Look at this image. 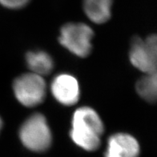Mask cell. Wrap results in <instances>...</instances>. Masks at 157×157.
<instances>
[{"instance_id":"6da1fadb","label":"cell","mask_w":157,"mask_h":157,"mask_svg":"<svg viewBox=\"0 0 157 157\" xmlns=\"http://www.w3.org/2000/svg\"><path fill=\"white\" fill-rule=\"evenodd\" d=\"M104 125L93 108L82 107L74 112L70 136L73 142L86 151H95L100 146Z\"/></svg>"},{"instance_id":"7a4b0ae2","label":"cell","mask_w":157,"mask_h":157,"mask_svg":"<svg viewBox=\"0 0 157 157\" xmlns=\"http://www.w3.org/2000/svg\"><path fill=\"white\" fill-rule=\"evenodd\" d=\"M19 138L31 151L41 152L48 150L52 143V135L45 116L35 113L27 118L19 129Z\"/></svg>"},{"instance_id":"3957f363","label":"cell","mask_w":157,"mask_h":157,"mask_svg":"<svg viewBox=\"0 0 157 157\" xmlns=\"http://www.w3.org/2000/svg\"><path fill=\"white\" fill-rule=\"evenodd\" d=\"M93 35V31L87 24L70 23L62 27L59 41L72 54L85 58L91 54Z\"/></svg>"},{"instance_id":"277c9868","label":"cell","mask_w":157,"mask_h":157,"mask_svg":"<svg viewBox=\"0 0 157 157\" xmlns=\"http://www.w3.org/2000/svg\"><path fill=\"white\" fill-rule=\"evenodd\" d=\"M13 91L15 98L22 105L32 108L43 103L47 87L43 77L31 72L15 78Z\"/></svg>"},{"instance_id":"5b68a950","label":"cell","mask_w":157,"mask_h":157,"mask_svg":"<svg viewBox=\"0 0 157 157\" xmlns=\"http://www.w3.org/2000/svg\"><path fill=\"white\" fill-rule=\"evenodd\" d=\"M129 59L133 66L145 74L156 73L157 40L155 35L145 40L135 38L132 42Z\"/></svg>"},{"instance_id":"8992f818","label":"cell","mask_w":157,"mask_h":157,"mask_svg":"<svg viewBox=\"0 0 157 157\" xmlns=\"http://www.w3.org/2000/svg\"><path fill=\"white\" fill-rule=\"evenodd\" d=\"M51 91L55 99L65 106L75 104L80 96L78 81L68 74H60L55 77L51 85Z\"/></svg>"},{"instance_id":"52a82bcc","label":"cell","mask_w":157,"mask_h":157,"mask_svg":"<svg viewBox=\"0 0 157 157\" xmlns=\"http://www.w3.org/2000/svg\"><path fill=\"white\" fill-rule=\"evenodd\" d=\"M140 145L138 141L127 133H116L109 137L105 157H138Z\"/></svg>"},{"instance_id":"ba28073f","label":"cell","mask_w":157,"mask_h":157,"mask_svg":"<svg viewBox=\"0 0 157 157\" xmlns=\"http://www.w3.org/2000/svg\"><path fill=\"white\" fill-rule=\"evenodd\" d=\"M112 3L113 0H83V10L90 20L102 24L112 16Z\"/></svg>"},{"instance_id":"9c48e42d","label":"cell","mask_w":157,"mask_h":157,"mask_svg":"<svg viewBox=\"0 0 157 157\" xmlns=\"http://www.w3.org/2000/svg\"><path fill=\"white\" fill-rule=\"evenodd\" d=\"M26 62L32 73L40 76L50 74L54 67V62L51 56L43 51L28 52L26 56Z\"/></svg>"},{"instance_id":"30bf717a","label":"cell","mask_w":157,"mask_h":157,"mask_svg":"<svg viewBox=\"0 0 157 157\" xmlns=\"http://www.w3.org/2000/svg\"><path fill=\"white\" fill-rule=\"evenodd\" d=\"M136 91L139 95L146 101L153 103L156 99V73L146 74L136 83Z\"/></svg>"},{"instance_id":"8fae6325","label":"cell","mask_w":157,"mask_h":157,"mask_svg":"<svg viewBox=\"0 0 157 157\" xmlns=\"http://www.w3.org/2000/svg\"><path fill=\"white\" fill-rule=\"evenodd\" d=\"M30 0H0V4L9 9H19L29 2Z\"/></svg>"},{"instance_id":"7c38bea8","label":"cell","mask_w":157,"mask_h":157,"mask_svg":"<svg viewBox=\"0 0 157 157\" xmlns=\"http://www.w3.org/2000/svg\"><path fill=\"white\" fill-rule=\"evenodd\" d=\"M2 119H1V117H0V132H1V130H2Z\"/></svg>"}]
</instances>
